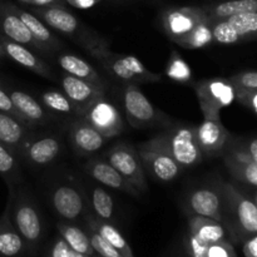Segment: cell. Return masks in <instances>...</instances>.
Returning <instances> with one entry per match:
<instances>
[{
	"mask_svg": "<svg viewBox=\"0 0 257 257\" xmlns=\"http://www.w3.org/2000/svg\"><path fill=\"white\" fill-rule=\"evenodd\" d=\"M30 12L42 19L50 29L59 34L74 39L87 49L89 45L97 42L100 37L90 32L80 23V20L67 9L63 4L49 5V7H32Z\"/></svg>",
	"mask_w": 257,
	"mask_h": 257,
	"instance_id": "8992f818",
	"label": "cell"
},
{
	"mask_svg": "<svg viewBox=\"0 0 257 257\" xmlns=\"http://www.w3.org/2000/svg\"><path fill=\"white\" fill-rule=\"evenodd\" d=\"M20 157L0 141V176L9 187L20 182Z\"/></svg>",
	"mask_w": 257,
	"mask_h": 257,
	"instance_id": "1f68e13d",
	"label": "cell"
},
{
	"mask_svg": "<svg viewBox=\"0 0 257 257\" xmlns=\"http://www.w3.org/2000/svg\"><path fill=\"white\" fill-rule=\"evenodd\" d=\"M57 62L59 67L62 68V70H64V73H67V74L88 80L93 84H97L107 89V82H105L104 78L95 70V68L90 63H88L83 58L75 54H70V53H64V54H60L58 57Z\"/></svg>",
	"mask_w": 257,
	"mask_h": 257,
	"instance_id": "cb8c5ba5",
	"label": "cell"
},
{
	"mask_svg": "<svg viewBox=\"0 0 257 257\" xmlns=\"http://www.w3.org/2000/svg\"><path fill=\"white\" fill-rule=\"evenodd\" d=\"M227 146L235 148L240 153L248 158V160L253 161L257 163V138L256 140H251L248 142H236L232 138H230Z\"/></svg>",
	"mask_w": 257,
	"mask_h": 257,
	"instance_id": "60d3db41",
	"label": "cell"
},
{
	"mask_svg": "<svg viewBox=\"0 0 257 257\" xmlns=\"http://www.w3.org/2000/svg\"><path fill=\"white\" fill-rule=\"evenodd\" d=\"M57 228L59 231L60 237L67 242V245L73 251L85 256H95L92 243H90L88 233L85 231L69 222H59L57 225Z\"/></svg>",
	"mask_w": 257,
	"mask_h": 257,
	"instance_id": "f546056e",
	"label": "cell"
},
{
	"mask_svg": "<svg viewBox=\"0 0 257 257\" xmlns=\"http://www.w3.org/2000/svg\"><path fill=\"white\" fill-rule=\"evenodd\" d=\"M226 168L235 180L257 187V163L248 160L246 156L235 148L226 146L222 156Z\"/></svg>",
	"mask_w": 257,
	"mask_h": 257,
	"instance_id": "603a6c76",
	"label": "cell"
},
{
	"mask_svg": "<svg viewBox=\"0 0 257 257\" xmlns=\"http://www.w3.org/2000/svg\"><path fill=\"white\" fill-rule=\"evenodd\" d=\"M236 99L257 114V90L236 88Z\"/></svg>",
	"mask_w": 257,
	"mask_h": 257,
	"instance_id": "7bdbcfd3",
	"label": "cell"
},
{
	"mask_svg": "<svg viewBox=\"0 0 257 257\" xmlns=\"http://www.w3.org/2000/svg\"><path fill=\"white\" fill-rule=\"evenodd\" d=\"M252 201L253 202L256 203V206H257V191L255 192V195H253V198H252Z\"/></svg>",
	"mask_w": 257,
	"mask_h": 257,
	"instance_id": "f907efd6",
	"label": "cell"
},
{
	"mask_svg": "<svg viewBox=\"0 0 257 257\" xmlns=\"http://www.w3.org/2000/svg\"><path fill=\"white\" fill-rule=\"evenodd\" d=\"M188 215L213 218L222 223V190L221 182L191 191L186 200Z\"/></svg>",
	"mask_w": 257,
	"mask_h": 257,
	"instance_id": "4fadbf2b",
	"label": "cell"
},
{
	"mask_svg": "<svg viewBox=\"0 0 257 257\" xmlns=\"http://www.w3.org/2000/svg\"><path fill=\"white\" fill-rule=\"evenodd\" d=\"M122 103L127 120L132 128H166L172 124V120L148 100L138 84L124 83L122 89Z\"/></svg>",
	"mask_w": 257,
	"mask_h": 257,
	"instance_id": "5b68a950",
	"label": "cell"
},
{
	"mask_svg": "<svg viewBox=\"0 0 257 257\" xmlns=\"http://www.w3.org/2000/svg\"><path fill=\"white\" fill-rule=\"evenodd\" d=\"M74 257H92V256H85V255H82V253L75 252V253H74Z\"/></svg>",
	"mask_w": 257,
	"mask_h": 257,
	"instance_id": "681fc988",
	"label": "cell"
},
{
	"mask_svg": "<svg viewBox=\"0 0 257 257\" xmlns=\"http://www.w3.org/2000/svg\"><path fill=\"white\" fill-rule=\"evenodd\" d=\"M88 53L100 63L105 72L122 83H157L162 75L153 73L135 55L114 53L108 47L107 40L102 37L87 48Z\"/></svg>",
	"mask_w": 257,
	"mask_h": 257,
	"instance_id": "6da1fadb",
	"label": "cell"
},
{
	"mask_svg": "<svg viewBox=\"0 0 257 257\" xmlns=\"http://www.w3.org/2000/svg\"><path fill=\"white\" fill-rule=\"evenodd\" d=\"M30 135V128L13 115L0 110V141L18 156L23 143ZM20 157V156H19Z\"/></svg>",
	"mask_w": 257,
	"mask_h": 257,
	"instance_id": "484cf974",
	"label": "cell"
},
{
	"mask_svg": "<svg viewBox=\"0 0 257 257\" xmlns=\"http://www.w3.org/2000/svg\"><path fill=\"white\" fill-rule=\"evenodd\" d=\"M0 110L13 115V117H15L17 119H19L20 122H23L25 125H27V123L24 122V119H23L22 115L19 114V112L15 109L14 104H13L12 102V98H10L9 93H8V89L7 88L2 87V85H0Z\"/></svg>",
	"mask_w": 257,
	"mask_h": 257,
	"instance_id": "ee69618b",
	"label": "cell"
},
{
	"mask_svg": "<svg viewBox=\"0 0 257 257\" xmlns=\"http://www.w3.org/2000/svg\"><path fill=\"white\" fill-rule=\"evenodd\" d=\"M0 44L4 49L5 55L17 64L22 65L25 69L30 70V72L35 73V74L40 75L45 79H54L55 78L52 68L42 58H39L35 53H33L30 48L7 39L2 35H0Z\"/></svg>",
	"mask_w": 257,
	"mask_h": 257,
	"instance_id": "e0dca14e",
	"label": "cell"
},
{
	"mask_svg": "<svg viewBox=\"0 0 257 257\" xmlns=\"http://www.w3.org/2000/svg\"><path fill=\"white\" fill-rule=\"evenodd\" d=\"M9 206L10 220L18 232L24 240L28 252L37 250L42 242L44 227L40 210L33 196L23 188L9 187Z\"/></svg>",
	"mask_w": 257,
	"mask_h": 257,
	"instance_id": "3957f363",
	"label": "cell"
},
{
	"mask_svg": "<svg viewBox=\"0 0 257 257\" xmlns=\"http://www.w3.org/2000/svg\"><path fill=\"white\" fill-rule=\"evenodd\" d=\"M84 168L93 180L99 182L100 185L105 186V187H109L112 190L122 191V192L128 193V195L135 196V197H138L141 195L128 181H125L117 172V170L108 161L99 160V158H93V160L88 161L85 163Z\"/></svg>",
	"mask_w": 257,
	"mask_h": 257,
	"instance_id": "44dd1931",
	"label": "cell"
},
{
	"mask_svg": "<svg viewBox=\"0 0 257 257\" xmlns=\"http://www.w3.org/2000/svg\"><path fill=\"white\" fill-rule=\"evenodd\" d=\"M29 7H49V5L63 4V0H18Z\"/></svg>",
	"mask_w": 257,
	"mask_h": 257,
	"instance_id": "7dc6e473",
	"label": "cell"
},
{
	"mask_svg": "<svg viewBox=\"0 0 257 257\" xmlns=\"http://www.w3.org/2000/svg\"><path fill=\"white\" fill-rule=\"evenodd\" d=\"M226 20L235 29L240 42L257 39V12L233 15Z\"/></svg>",
	"mask_w": 257,
	"mask_h": 257,
	"instance_id": "e575fe53",
	"label": "cell"
},
{
	"mask_svg": "<svg viewBox=\"0 0 257 257\" xmlns=\"http://www.w3.org/2000/svg\"><path fill=\"white\" fill-rule=\"evenodd\" d=\"M63 2L68 3L72 7L77 8V9H92L93 7L100 3V0H63Z\"/></svg>",
	"mask_w": 257,
	"mask_h": 257,
	"instance_id": "bcb514c9",
	"label": "cell"
},
{
	"mask_svg": "<svg viewBox=\"0 0 257 257\" xmlns=\"http://www.w3.org/2000/svg\"><path fill=\"white\" fill-rule=\"evenodd\" d=\"M208 243L198 240L196 236L187 233L186 238V250H187L188 257H207Z\"/></svg>",
	"mask_w": 257,
	"mask_h": 257,
	"instance_id": "74e56055",
	"label": "cell"
},
{
	"mask_svg": "<svg viewBox=\"0 0 257 257\" xmlns=\"http://www.w3.org/2000/svg\"><path fill=\"white\" fill-rule=\"evenodd\" d=\"M60 84H62L63 93L79 108L80 115L90 103L94 102L100 95L105 94L104 88L93 84L88 80L75 78L73 75L67 74V73L62 75Z\"/></svg>",
	"mask_w": 257,
	"mask_h": 257,
	"instance_id": "ffe728a7",
	"label": "cell"
},
{
	"mask_svg": "<svg viewBox=\"0 0 257 257\" xmlns=\"http://www.w3.org/2000/svg\"><path fill=\"white\" fill-rule=\"evenodd\" d=\"M207 257H236L233 246L226 240L211 243L208 246Z\"/></svg>",
	"mask_w": 257,
	"mask_h": 257,
	"instance_id": "b9f144b4",
	"label": "cell"
},
{
	"mask_svg": "<svg viewBox=\"0 0 257 257\" xmlns=\"http://www.w3.org/2000/svg\"><path fill=\"white\" fill-rule=\"evenodd\" d=\"M12 8L15 12V14H17L18 17L23 20V23L27 25L28 30L30 32L32 37L34 38L35 42H37L38 44L40 45V48H42L43 53L58 52V50L63 47L59 38H58L57 35L52 32V29H50L42 19H39L37 15L33 14L29 10H24L14 4H12Z\"/></svg>",
	"mask_w": 257,
	"mask_h": 257,
	"instance_id": "7402d4cb",
	"label": "cell"
},
{
	"mask_svg": "<svg viewBox=\"0 0 257 257\" xmlns=\"http://www.w3.org/2000/svg\"><path fill=\"white\" fill-rule=\"evenodd\" d=\"M94 257H102V256H99V255H95Z\"/></svg>",
	"mask_w": 257,
	"mask_h": 257,
	"instance_id": "816d5d0a",
	"label": "cell"
},
{
	"mask_svg": "<svg viewBox=\"0 0 257 257\" xmlns=\"http://www.w3.org/2000/svg\"><path fill=\"white\" fill-rule=\"evenodd\" d=\"M166 75L175 82L188 83L192 78V70L188 63L177 52H172L166 65Z\"/></svg>",
	"mask_w": 257,
	"mask_h": 257,
	"instance_id": "d590c367",
	"label": "cell"
},
{
	"mask_svg": "<svg viewBox=\"0 0 257 257\" xmlns=\"http://www.w3.org/2000/svg\"><path fill=\"white\" fill-rule=\"evenodd\" d=\"M243 253L246 257H257V233L250 236L243 245Z\"/></svg>",
	"mask_w": 257,
	"mask_h": 257,
	"instance_id": "f6af8a7d",
	"label": "cell"
},
{
	"mask_svg": "<svg viewBox=\"0 0 257 257\" xmlns=\"http://www.w3.org/2000/svg\"><path fill=\"white\" fill-rule=\"evenodd\" d=\"M74 253L75 251H73L67 245V242L60 236H58L50 243L49 248L45 253V257H74Z\"/></svg>",
	"mask_w": 257,
	"mask_h": 257,
	"instance_id": "ab89813d",
	"label": "cell"
},
{
	"mask_svg": "<svg viewBox=\"0 0 257 257\" xmlns=\"http://www.w3.org/2000/svg\"><path fill=\"white\" fill-rule=\"evenodd\" d=\"M69 141L75 153L88 156L97 152L107 138L82 118H74L69 124Z\"/></svg>",
	"mask_w": 257,
	"mask_h": 257,
	"instance_id": "ac0fdd59",
	"label": "cell"
},
{
	"mask_svg": "<svg viewBox=\"0 0 257 257\" xmlns=\"http://www.w3.org/2000/svg\"><path fill=\"white\" fill-rule=\"evenodd\" d=\"M40 102L53 114L73 115L74 118L80 117V110L67 95L59 90H47L40 95Z\"/></svg>",
	"mask_w": 257,
	"mask_h": 257,
	"instance_id": "4dcf8cb0",
	"label": "cell"
},
{
	"mask_svg": "<svg viewBox=\"0 0 257 257\" xmlns=\"http://www.w3.org/2000/svg\"><path fill=\"white\" fill-rule=\"evenodd\" d=\"M8 93L12 98L15 109L19 112V114L22 115V118L30 130L35 125L48 124L55 119V115L52 112H49L42 104L40 100L35 99L29 93L18 89H10V88L8 89Z\"/></svg>",
	"mask_w": 257,
	"mask_h": 257,
	"instance_id": "2e32d148",
	"label": "cell"
},
{
	"mask_svg": "<svg viewBox=\"0 0 257 257\" xmlns=\"http://www.w3.org/2000/svg\"><path fill=\"white\" fill-rule=\"evenodd\" d=\"M202 8L208 19L215 22L243 13L257 12V0H226L215 4L203 5Z\"/></svg>",
	"mask_w": 257,
	"mask_h": 257,
	"instance_id": "f1b7e54d",
	"label": "cell"
},
{
	"mask_svg": "<svg viewBox=\"0 0 257 257\" xmlns=\"http://www.w3.org/2000/svg\"><path fill=\"white\" fill-rule=\"evenodd\" d=\"M90 207L93 210V215L97 216L100 220H104L110 222L114 217V202L113 198L104 188L102 187H93L90 190L89 195Z\"/></svg>",
	"mask_w": 257,
	"mask_h": 257,
	"instance_id": "836d02e7",
	"label": "cell"
},
{
	"mask_svg": "<svg viewBox=\"0 0 257 257\" xmlns=\"http://www.w3.org/2000/svg\"><path fill=\"white\" fill-rule=\"evenodd\" d=\"M85 222H87L88 228L95 231L97 233H99L103 238H104L107 242H109L115 250L119 251L124 257H135L133 256V251L131 248L130 243L127 242V240L124 238V236L120 233V231L118 230L115 226H113L112 223L108 222V221L100 220L97 216H94L93 213H88L85 216Z\"/></svg>",
	"mask_w": 257,
	"mask_h": 257,
	"instance_id": "4316f807",
	"label": "cell"
},
{
	"mask_svg": "<svg viewBox=\"0 0 257 257\" xmlns=\"http://www.w3.org/2000/svg\"><path fill=\"white\" fill-rule=\"evenodd\" d=\"M207 19L202 7L168 8L161 17L166 35L175 43L192 32L201 22Z\"/></svg>",
	"mask_w": 257,
	"mask_h": 257,
	"instance_id": "30bf717a",
	"label": "cell"
},
{
	"mask_svg": "<svg viewBox=\"0 0 257 257\" xmlns=\"http://www.w3.org/2000/svg\"><path fill=\"white\" fill-rule=\"evenodd\" d=\"M195 92L203 118H220L221 110L236 100V87L223 78L200 80Z\"/></svg>",
	"mask_w": 257,
	"mask_h": 257,
	"instance_id": "52a82bcc",
	"label": "cell"
},
{
	"mask_svg": "<svg viewBox=\"0 0 257 257\" xmlns=\"http://www.w3.org/2000/svg\"><path fill=\"white\" fill-rule=\"evenodd\" d=\"M88 237H89L90 243H92V247L94 250L95 255H99L102 257H124L118 250H115L109 242L104 240L99 233H97L95 231L88 228L87 231Z\"/></svg>",
	"mask_w": 257,
	"mask_h": 257,
	"instance_id": "8d00e7d4",
	"label": "cell"
},
{
	"mask_svg": "<svg viewBox=\"0 0 257 257\" xmlns=\"http://www.w3.org/2000/svg\"><path fill=\"white\" fill-rule=\"evenodd\" d=\"M145 143L170 155L182 168L193 167L203 160L196 140V125L192 124L172 123Z\"/></svg>",
	"mask_w": 257,
	"mask_h": 257,
	"instance_id": "7a4b0ae2",
	"label": "cell"
},
{
	"mask_svg": "<svg viewBox=\"0 0 257 257\" xmlns=\"http://www.w3.org/2000/svg\"><path fill=\"white\" fill-rule=\"evenodd\" d=\"M231 135L221 122V118H203L196 125V140L203 158L222 156Z\"/></svg>",
	"mask_w": 257,
	"mask_h": 257,
	"instance_id": "5bb4252c",
	"label": "cell"
},
{
	"mask_svg": "<svg viewBox=\"0 0 257 257\" xmlns=\"http://www.w3.org/2000/svg\"><path fill=\"white\" fill-rule=\"evenodd\" d=\"M213 42L215 40H213L212 23L210 19H207L201 22L192 32H190L186 37L178 40L176 44L186 48V49H203V48L212 44Z\"/></svg>",
	"mask_w": 257,
	"mask_h": 257,
	"instance_id": "d6a6232c",
	"label": "cell"
},
{
	"mask_svg": "<svg viewBox=\"0 0 257 257\" xmlns=\"http://www.w3.org/2000/svg\"><path fill=\"white\" fill-rule=\"evenodd\" d=\"M49 202L55 213L65 221H75L79 218L87 206L82 191L70 183L55 186L50 192Z\"/></svg>",
	"mask_w": 257,
	"mask_h": 257,
	"instance_id": "9a60e30c",
	"label": "cell"
},
{
	"mask_svg": "<svg viewBox=\"0 0 257 257\" xmlns=\"http://www.w3.org/2000/svg\"><path fill=\"white\" fill-rule=\"evenodd\" d=\"M25 252H28V247L10 220L9 206L7 205L0 217V256L19 257Z\"/></svg>",
	"mask_w": 257,
	"mask_h": 257,
	"instance_id": "d4e9b609",
	"label": "cell"
},
{
	"mask_svg": "<svg viewBox=\"0 0 257 257\" xmlns=\"http://www.w3.org/2000/svg\"><path fill=\"white\" fill-rule=\"evenodd\" d=\"M137 150L146 175L148 173L153 180L165 183L172 182L182 172L183 168L180 163L163 151L146 143L138 146Z\"/></svg>",
	"mask_w": 257,
	"mask_h": 257,
	"instance_id": "8fae6325",
	"label": "cell"
},
{
	"mask_svg": "<svg viewBox=\"0 0 257 257\" xmlns=\"http://www.w3.org/2000/svg\"><path fill=\"white\" fill-rule=\"evenodd\" d=\"M5 57H7V55H5V52H4V49H3L2 44H0V59H4Z\"/></svg>",
	"mask_w": 257,
	"mask_h": 257,
	"instance_id": "c3c4849f",
	"label": "cell"
},
{
	"mask_svg": "<svg viewBox=\"0 0 257 257\" xmlns=\"http://www.w3.org/2000/svg\"><path fill=\"white\" fill-rule=\"evenodd\" d=\"M80 118L102 133L107 140L117 137L124 131V122L118 108L104 95L90 103L83 110Z\"/></svg>",
	"mask_w": 257,
	"mask_h": 257,
	"instance_id": "9c48e42d",
	"label": "cell"
},
{
	"mask_svg": "<svg viewBox=\"0 0 257 257\" xmlns=\"http://www.w3.org/2000/svg\"><path fill=\"white\" fill-rule=\"evenodd\" d=\"M188 233L208 245L223 241L226 237V230L222 223L198 215H191L188 217Z\"/></svg>",
	"mask_w": 257,
	"mask_h": 257,
	"instance_id": "83f0119b",
	"label": "cell"
},
{
	"mask_svg": "<svg viewBox=\"0 0 257 257\" xmlns=\"http://www.w3.org/2000/svg\"><path fill=\"white\" fill-rule=\"evenodd\" d=\"M63 150L62 141L53 135H39L33 137L32 133L23 143L20 158L34 167H44L54 162Z\"/></svg>",
	"mask_w": 257,
	"mask_h": 257,
	"instance_id": "7c38bea8",
	"label": "cell"
},
{
	"mask_svg": "<svg viewBox=\"0 0 257 257\" xmlns=\"http://www.w3.org/2000/svg\"><path fill=\"white\" fill-rule=\"evenodd\" d=\"M108 162L140 193L148 191L147 175L137 148L128 143H118L108 152Z\"/></svg>",
	"mask_w": 257,
	"mask_h": 257,
	"instance_id": "ba28073f",
	"label": "cell"
},
{
	"mask_svg": "<svg viewBox=\"0 0 257 257\" xmlns=\"http://www.w3.org/2000/svg\"><path fill=\"white\" fill-rule=\"evenodd\" d=\"M228 79L236 88L257 90V72H241Z\"/></svg>",
	"mask_w": 257,
	"mask_h": 257,
	"instance_id": "f35d334b",
	"label": "cell"
},
{
	"mask_svg": "<svg viewBox=\"0 0 257 257\" xmlns=\"http://www.w3.org/2000/svg\"><path fill=\"white\" fill-rule=\"evenodd\" d=\"M0 35L15 43L25 45L30 49L43 52L40 45L35 42L28 30L27 25L15 14L12 4L9 3H0Z\"/></svg>",
	"mask_w": 257,
	"mask_h": 257,
	"instance_id": "d6986e66",
	"label": "cell"
},
{
	"mask_svg": "<svg viewBox=\"0 0 257 257\" xmlns=\"http://www.w3.org/2000/svg\"><path fill=\"white\" fill-rule=\"evenodd\" d=\"M222 225L242 237L257 233V206L228 182H221Z\"/></svg>",
	"mask_w": 257,
	"mask_h": 257,
	"instance_id": "277c9868",
	"label": "cell"
}]
</instances>
